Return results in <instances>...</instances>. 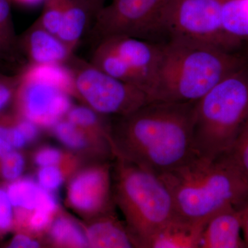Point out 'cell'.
I'll use <instances>...</instances> for the list:
<instances>
[{
    "instance_id": "obj_32",
    "label": "cell",
    "mask_w": 248,
    "mask_h": 248,
    "mask_svg": "<svg viewBox=\"0 0 248 248\" xmlns=\"http://www.w3.org/2000/svg\"><path fill=\"white\" fill-rule=\"evenodd\" d=\"M242 232L244 233L245 242L248 248V206L242 212Z\"/></svg>"
},
{
    "instance_id": "obj_23",
    "label": "cell",
    "mask_w": 248,
    "mask_h": 248,
    "mask_svg": "<svg viewBox=\"0 0 248 248\" xmlns=\"http://www.w3.org/2000/svg\"><path fill=\"white\" fill-rule=\"evenodd\" d=\"M19 150H13L0 157V179L12 182L19 179L25 168V159Z\"/></svg>"
},
{
    "instance_id": "obj_27",
    "label": "cell",
    "mask_w": 248,
    "mask_h": 248,
    "mask_svg": "<svg viewBox=\"0 0 248 248\" xmlns=\"http://www.w3.org/2000/svg\"><path fill=\"white\" fill-rule=\"evenodd\" d=\"M19 78V73L16 76H8L0 72V112L14 101Z\"/></svg>"
},
{
    "instance_id": "obj_12",
    "label": "cell",
    "mask_w": 248,
    "mask_h": 248,
    "mask_svg": "<svg viewBox=\"0 0 248 248\" xmlns=\"http://www.w3.org/2000/svg\"><path fill=\"white\" fill-rule=\"evenodd\" d=\"M21 53L32 65H66L73 52L36 21L19 37Z\"/></svg>"
},
{
    "instance_id": "obj_30",
    "label": "cell",
    "mask_w": 248,
    "mask_h": 248,
    "mask_svg": "<svg viewBox=\"0 0 248 248\" xmlns=\"http://www.w3.org/2000/svg\"><path fill=\"white\" fill-rule=\"evenodd\" d=\"M16 116V121L18 128L20 130L21 133L24 135L27 143L35 140L38 135V125L31 122V121L21 117L15 112Z\"/></svg>"
},
{
    "instance_id": "obj_22",
    "label": "cell",
    "mask_w": 248,
    "mask_h": 248,
    "mask_svg": "<svg viewBox=\"0 0 248 248\" xmlns=\"http://www.w3.org/2000/svg\"><path fill=\"white\" fill-rule=\"evenodd\" d=\"M42 14L37 19L42 27L58 36L63 16V0H45Z\"/></svg>"
},
{
    "instance_id": "obj_33",
    "label": "cell",
    "mask_w": 248,
    "mask_h": 248,
    "mask_svg": "<svg viewBox=\"0 0 248 248\" xmlns=\"http://www.w3.org/2000/svg\"><path fill=\"white\" fill-rule=\"evenodd\" d=\"M14 150L9 142L6 141L1 138H0V157L4 156L5 155L9 153V152Z\"/></svg>"
},
{
    "instance_id": "obj_11",
    "label": "cell",
    "mask_w": 248,
    "mask_h": 248,
    "mask_svg": "<svg viewBox=\"0 0 248 248\" xmlns=\"http://www.w3.org/2000/svg\"><path fill=\"white\" fill-rule=\"evenodd\" d=\"M72 207L81 213H97L110 207V178L107 166L88 170L72 181L68 192Z\"/></svg>"
},
{
    "instance_id": "obj_21",
    "label": "cell",
    "mask_w": 248,
    "mask_h": 248,
    "mask_svg": "<svg viewBox=\"0 0 248 248\" xmlns=\"http://www.w3.org/2000/svg\"><path fill=\"white\" fill-rule=\"evenodd\" d=\"M53 127L57 138L65 146L78 150L87 145L86 135L89 133L70 121H59Z\"/></svg>"
},
{
    "instance_id": "obj_7",
    "label": "cell",
    "mask_w": 248,
    "mask_h": 248,
    "mask_svg": "<svg viewBox=\"0 0 248 248\" xmlns=\"http://www.w3.org/2000/svg\"><path fill=\"white\" fill-rule=\"evenodd\" d=\"M164 45L130 36H110L99 41L91 63L109 76L142 90L150 99Z\"/></svg>"
},
{
    "instance_id": "obj_20",
    "label": "cell",
    "mask_w": 248,
    "mask_h": 248,
    "mask_svg": "<svg viewBox=\"0 0 248 248\" xmlns=\"http://www.w3.org/2000/svg\"><path fill=\"white\" fill-rule=\"evenodd\" d=\"M98 113L89 107H71L66 114L67 120L84 129L89 133L96 134L101 138H109L107 128L103 125Z\"/></svg>"
},
{
    "instance_id": "obj_24",
    "label": "cell",
    "mask_w": 248,
    "mask_h": 248,
    "mask_svg": "<svg viewBox=\"0 0 248 248\" xmlns=\"http://www.w3.org/2000/svg\"><path fill=\"white\" fill-rule=\"evenodd\" d=\"M0 138L16 150L22 149L27 145V140L18 128L16 114L0 112Z\"/></svg>"
},
{
    "instance_id": "obj_10",
    "label": "cell",
    "mask_w": 248,
    "mask_h": 248,
    "mask_svg": "<svg viewBox=\"0 0 248 248\" xmlns=\"http://www.w3.org/2000/svg\"><path fill=\"white\" fill-rule=\"evenodd\" d=\"M169 1L110 0L97 13L93 35L99 41L115 35L150 40L154 35L161 34V15Z\"/></svg>"
},
{
    "instance_id": "obj_35",
    "label": "cell",
    "mask_w": 248,
    "mask_h": 248,
    "mask_svg": "<svg viewBox=\"0 0 248 248\" xmlns=\"http://www.w3.org/2000/svg\"><path fill=\"white\" fill-rule=\"evenodd\" d=\"M92 2V4L94 5V7L97 9L98 12L99 10L102 9L104 6H105V3L107 2L108 0H90Z\"/></svg>"
},
{
    "instance_id": "obj_16",
    "label": "cell",
    "mask_w": 248,
    "mask_h": 248,
    "mask_svg": "<svg viewBox=\"0 0 248 248\" xmlns=\"http://www.w3.org/2000/svg\"><path fill=\"white\" fill-rule=\"evenodd\" d=\"M15 210L31 212L40 208L55 211L57 203L50 191L31 179H17L6 187Z\"/></svg>"
},
{
    "instance_id": "obj_9",
    "label": "cell",
    "mask_w": 248,
    "mask_h": 248,
    "mask_svg": "<svg viewBox=\"0 0 248 248\" xmlns=\"http://www.w3.org/2000/svg\"><path fill=\"white\" fill-rule=\"evenodd\" d=\"M66 65L73 77L74 94L100 115L124 117L151 102L142 90L109 76L91 63L73 56Z\"/></svg>"
},
{
    "instance_id": "obj_29",
    "label": "cell",
    "mask_w": 248,
    "mask_h": 248,
    "mask_svg": "<svg viewBox=\"0 0 248 248\" xmlns=\"http://www.w3.org/2000/svg\"><path fill=\"white\" fill-rule=\"evenodd\" d=\"M62 159L61 152L53 148H43L39 151L35 156L36 164L40 167L58 166Z\"/></svg>"
},
{
    "instance_id": "obj_6",
    "label": "cell",
    "mask_w": 248,
    "mask_h": 248,
    "mask_svg": "<svg viewBox=\"0 0 248 248\" xmlns=\"http://www.w3.org/2000/svg\"><path fill=\"white\" fill-rule=\"evenodd\" d=\"M16 114L39 126H54L71 108L73 77L67 65L27 64L19 73Z\"/></svg>"
},
{
    "instance_id": "obj_4",
    "label": "cell",
    "mask_w": 248,
    "mask_h": 248,
    "mask_svg": "<svg viewBox=\"0 0 248 248\" xmlns=\"http://www.w3.org/2000/svg\"><path fill=\"white\" fill-rule=\"evenodd\" d=\"M248 122V64L227 77L196 102L195 155L229 153Z\"/></svg>"
},
{
    "instance_id": "obj_13",
    "label": "cell",
    "mask_w": 248,
    "mask_h": 248,
    "mask_svg": "<svg viewBox=\"0 0 248 248\" xmlns=\"http://www.w3.org/2000/svg\"><path fill=\"white\" fill-rule=\"evenodd\" d=\"M242 212L228 206L212 215L204 227L200 248H248L241 236Z\"/></svg>"
},
{
    "instance_id": "obj_1",
    "label": "cell",
    "mask_w": 248,
    "mask_h": 248,
    "mask_svg": "<svg viewBox=\"0 0 248 248\" xmlns=\"http://www.w3.org/2000/svg\"><path fill=\"white\" fill-rule=\"evenodd\" d=\"M196 102L155 101L122 117L117 156L157 174L185 164L195 156Z\"/></svg>"
},
{
    "instance_id": "obj_3",
    "label": "cell",
    "mask_w": 248,
    "mask_h": 248,
    "mask_svg": "<svg viewBox=\"0 0 248 248\" xmlns=\"http://www.w3.org/2000/svg\"><path fill=\"white\" fill-rule=\"evenodd\" d=\"M248 64V55L179 40L164 43L151 102H195Z\"/></svg>"
},
{
    "instance_id": "obj_5",
    "label": "cell",
    "mask_w": 248,
    "mask_h": 248,
    "mask_svg": "<svg viewBox=\"0 0 248 248\" xmlns=\"http://www.w3.org/2000/svg\"><path fill=\"white\" fill-rule=\"evenodd\" d=\"M120 157L116 172L115 200L138 248L179 216L169 187L159 174Z\"/></svg>"
},
{
    "instance_id": "obj_25",
    "label": "cell",
    "mask_w": 248,
    "mask_h": 248,
    "mask_svg": "<svg viewBox=\"0 0 248 248\" xmlns=\"http://www.w3.org/2000/svg\"><path fill=\"white\" fill-rule=\"evenodd\" d=\"M15 209L6 187L0 186V237L14 229Z\"/></svg>"
},
{
    "instance_id": "obj_31",
    "label": "cell",
    "mask_w": 248,
    "mask_h": 248,
    "mask_svg": "<svg viewBox=\"0 0 248 248\" xmlns=\"http://www.w3.org/2000/svg\"><path fill=\"white\" fill-rule=\"evenodd\" d=\"M40 247V244L32 239L27 233L18 232L11 239L8 248H35Z\"/></svg>"
},
{
    "instance_id": "obj_34",
    "label": "cell",
    "mask_w": 248,
    "mask_h": 248,
    "mask_svg": "<svg viewBox=\"0 0 248 248\" xmlns=\"http://www.w3.org/2000/svg\"><path fill=\"white\" fill-rule=\"evenodd\" d=\"M15 1L22 4L27 5V6H35L41 2H44L45 0H15Z\"/></svg>"
},
{
    "instance_id": "obj_28",
    "label": "cell",
    "mask_w": 248,
    "mask_h": 248,
    "mask_svg": "<svg viewBox=\"0 0 248 248\" xmlns=\"http://www.w3.org/2000/svg\"><path fill=\"white\" fill-rule=\"evenodd\" d=\"M231 153L248 173V122L241 130Z\"/></svg>"
},
{
    "instance_id": "obj_26",
    "label": "cell",
    "mask_w": 248,
    "mask_h": 248,
    "mask_svg": "<svg viewBox=\"0 0 248 248\" xmlns=\"http://www.w3.org/2000/svg\"><path fill=\"white\" fill-rule=\"evenodd\" d=\"M37 179L41 187L48 191H53L57 190L62 185L63 175L58 166H46L41 167Z\"/></svg>"
},
{
    "instance_id": "obj_18",
    "label": "cell",
    "mask_w": 248,
    "mask_h": 248,
    "mask_svg": "<svg viewBox=\"0 0 248 248\" xmlns=\"http://www.w3.org/2000/svg\"><path fill=\"white\" fill-rule=\"evenodd\" d=\"M11 0H0V64L14 63L22 56L11 12Z\"/></svg>"
},
{
    "instance_id": "obj_19",
    "label": "cell",
    "mask_w": 248,
    "mask_h": 248,
    "mask_svg": "<svg viewBox=\"0 0 248 248\" xmlns=\"http://www.w3.org/2000/svg\"><path fill=\"white\" fill-rule=\"evenodd\" d=\"M50 236L55 244L67 247L84 248L89 246L86 235L71 220L59 218L50 228Z\"/></svg>"
},
{
    "instance_id": "obj_2",
    "label": "cell",
    "mask_w": 248,
    "mask_h": 248,
    "mask_svg": "<svg viewBox=\"0 0 248 248\" xmlns=\"http://www.w3.org/2000/svg\"><path fill=\"white\" fill-rule=\"evenodd\" d=\"M159 175L172 194L178 215L189 221H207L226 207L248 206V173L231 151L214 158L195 155Z\"/></svg>"
},
{
    "instance_id": "obj_8",
    "label": "cell",
    "mask_w": 248,
    "mask_h": 248,
    "mask_svg": "<svg viewBox=\"0 0 248 248\" xmlns=\"http://www.w3.org/2000/svg\"><path fill=\"white\" fill-rule=\"evenodd\" d=\"M226 0H169L161 18V33L169 40L206 44L239 51L221 24Z\"/></svg>"
},
{
    "instance_id": "obj_14",
    "label": "cell",
    "mask_w": 248,
    "mask_h": 248,
    "mask_svg": "<svg viewBox=\"0 0 248 248\" xmlns=\"http://www.w3.org/2000/svg\"><path fill=\"white\" fill-rule=\"evenodd\" d=\"M207 221H191L178 216L152 236L146 248H200Z\"/></svg>"
},
{
    "instance_id": "obj_15",
    "label": "cell",
    "mask_w": 248,
    "mask_h": 248,
    "mask_svg": "<svg viewBox=\"0 0 248 248\" xmlns=\"http://www.w3.org/2000/svg\"><path fill=\"white\" fill-rule=\"evenodd\" d=\"M98 13L90 0H63V16L58 37L74 53Z\"/></svg>"
},
{
    "instance_id": "obj_17",
    "label": "cell",
    "mask_w": 248,
    "mask_h": 248,
    "mask_svg": "<svg viewBox=\"0 0 248 248\" xmlns=\"http://www.w3.org/2000/svg\"><path fill=\"white\" fill-rule=\"evenodd\" d=\"M89 246L99 248L138 247L131 232L112 216L103 218L90 227L86 233Z\"/></svg>"
}]
</instances>
